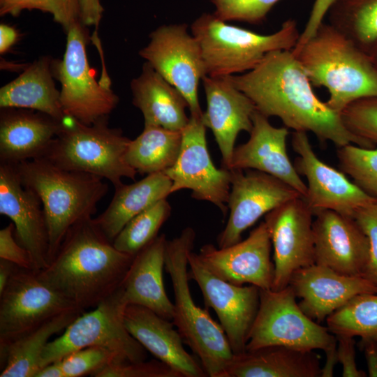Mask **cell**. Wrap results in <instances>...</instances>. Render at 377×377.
<instances>
[{"mask_svg": "<svg viewBox=\"0 0 377 377\" xmlns=\"http://www.w3.org/2000/svg\"><path fill=\"white\" fill-rule=\"evenodd\" d=\"M271 249L269 232L263 221L245 239L224 248L205 244L198 256L206 268L221 279L238 286L272 289L274 265Z\"/></svg>", "mask_w": 377, "mask_h": 377, "instance_id": "cell-18", "label": "cell"}, {"mask_svg": "<svg viewBox=\"0 0 377 377\" xmlns=\"http://www.w3.org/2000/svg\"><path fill=\"white\" fill-rule=\"evenodd\" d=\"M67 40L61 59H53V76L61 85L60 101L66 117L87 125L108 119L119 97L110 84L96 81L90 68L86 45L88 32L81 22L66 32Z\"/></svg>", "mask_w": 377, "mask_h": 377, "instance_id": "cell-9", "label": "cell"}, {"mask_svg": "<svg viewBox=\"0 0 377 377\" xmlns=\"http://www.w3.org/2000/svg\"><path fill=\"white\" fill-rule=\"evenodd\" d=\"M182 141V131L144 126L142 132L131 140L126 160L140 174L164 172L177 160Z\"/></svg>", "mask_w": 377, "mask_h": 377, "instance_id": "cell-32", "label": "cell"}, {"mask_svg": "<svg viewBox=\"0 0 377 377\" xmlns=\"http://www.w3.org/2000/svg\"><path fill=\"white\" fill-rule=\"evenodd\" d=\"M33 9L50 13L66 33L81 22L79 0H0L1 15L15 16L24 10Z\"/></svg>", "mask_w": 377, "mask_h": 377, "instance_id": "cell-37", "label": "cell"}, {"mask_svg": "<svg viewBox=\"0 0 377 377\" xmlns=\"http://www.w3.org/2000/svg\"><path fill=\"white\" fill-rule=\"evenodd\" d=\"M288 285L283 289L260 290L258 311L249 332L246 350L281 345L303 350H325L337 342L328 328L308 317Z\"/></svg>", "mask_w": 377, "mask_h": 377, "instance_id": "cell-10", "label": "cell"}, {"mask_svg": "<svg viewBox=\"0 0 377 377\" xmlns=\"http://www.w3.org/2000/svg\"><path fill=\"white\" fill-rule=\"evenodd\" d=\"M0 259L10 261L22 268L35 270L30 253L15 237L13 223L0 230Z\"/></svg>", "mask_w": 377, "mask_h": 377, "instance_id": "cell-43", "label": "cell"}, {"mask_svg": "<svg viewBox=\"0 0 377 377\" xmlns=\"http://www.w3.org/2000/svg\"><path fill=\"white\" fill-rule=\"evenodd\" d=\"M166 198L161 199L130 220L113 239L114 247L135 256L151 242L171 214Z\"/></svg>", "mask_w": 377, "mask_h": 377, "instance_id": "cell-35", "label": "cell"}, {"mask_svg": "<svg viewBox=\"0 0 377 377\" xmlns=\"http://www.w3.org/2000/svg\"><path fill=\"white\" fill-rule=\"evenodd\" d=\"M341 170L368 195L377 198V148L349 144L337 151Z\"/></svg>", "mask_w": 377, "mask_h": 377, "instance_id": "cell-36", "label": "cell"}, {"mask_svg": "<svg viewBox=\"0 0 377 377\" xmlns=\"http://www.w3.org/2000/svg\"><path fill=\"white\" fill-rule=\"evenodd\" d=\"M206 128L202 117L190 116L182 131V141L177 160L164 173L172 182L171 194L189 189L192 198L212 203L226 216L231 170L216 168L214 165L207 148Z\"/></svg>", "mask_w": 377, "mask_h": 377, "instance_id": "cell-13", "label": "cell"}, {"mask_svg": "<svg viewBox=\"0 0 377 377\" xmlns=\"http://www.w3.org/2000/svg\"><path fill=\"white\" fill-rule=\"evenodd\" d=\"M81 22L86 26H98L103 8L100 0H79Z\"/></svg>", "mask_w": 377, "mask_h": 377, "instance_id": "cell-46", "label": "cell"}, {"mask_svg": "<svg viewBox=\"0 0 377 377\" xmlns=\"http://www.w3.org/2000/svg\"><path fill=\"white\" fill-rule=\"evenodd\" d=\"M19 33L13 27L6 24L0 25V53L5 54L15 44Z\"/></svg>", "mask_w": 377, "mask_h": 377, "instance_id": "cell-48", "label": "cell"}, {"mask_svg": "<svg viewBox=\"0 0 377 377\" xmlns=\"http://www.w3.org/2000/svg\"><path fill=\"white\" fill-rule=\"evenodd\" d=\"M313 87H323L326 101L338 113L356 100L377 96V68L370 56L328 22L293 50Z\"/></svg>", "mask_w": 377, "mask_h": 377, "instance_id": "cell-3", "label": "cell"}, {"mask_svg": "<svg viewBox=\"0 0 377 377\" xmlns=\"http://www.w3.org/2000/svg\"><path fill=\"white\" fill-rule=\"evenodd\" d=\"M353 218L369 241V260L365 277L377 284V200L357 210Z\"/></svg>", "mask_w": 377, "mask_h": 377, "instance_id": "cell-42", "label": "cell"}, {"mask_svg": "<svg viewBox=\"0 0 377 377\" xmlns=\"http://www.w3.org/2000/svg\"><path fill=\"white\" fill-rule=\"evenodd\" d=\"M291 143L298 155L295 168L307 180V193L304 198L313 214L328 209L353 217L357 210L377 200L351 182L341 170L321 161L306 132L294 131Z\"/></svg>", "mask_w": 377, "mask_h": 377, "instance_id": "cell-17", "label": "cell"}, {"mask_svg": "<svg viewBox=\"0 0 377 377\" xmlns=\"http://www.w3.org/2000/svg\"><path fill=\"white\" fill-rule=\"evenodd\" d=\"M134 256L117 250L92 217L66 232L47 266L38 272L76 308H94L120 288Z\"/></svg>", "mask_w": 377, "mask_h": 377, "instance_id": "cell-2", "label": "cell"}, {"mask_svg": "<svg viewBox=\"0 0 377 377\" xmlns=\"http://www.w3.org/2000/svg\"><path fill=\"white\" fill-rule=\"evenodd\" d=\"M16 267L10 261L0 259V293L4 290Z\"/></svg>", "mask_w": 377, "mask_h": 377, "instance_id": "cell-50", "label": "cell"}, {"mask_svg": "<svg viewBox=\"0 0 377 377\" xmlns=\"http://www.w3.org/2000/svg\"><path fill=\"white\" fill-rule=\"evenodd\" d=\"M195 232L185 228L179 236L168 240L165 269L174 293L172 323L198 358L207 376L226 377L233 353L225 332L209 312L198 306L189 288L188 255L193 251Z\"/></svg>", "mask_w": 377, "mask_h": 377, "instance_id": "cell-5", "label": "cell"}, {"mask_svg": "<svg viewBox=\"0 0 377 377\" xmlns=\"http://www.w3.org/2000/svg\"><path fill=\"white\" fill-rule=\"evenodd\" d=\"M124 324L129 333L156 359L182 377L207 376L198 358L188 353L173 323L140 305L128 304Z\"/></svg>", "mask_w": 377, "mask_h": 377, "instance_id": "cell-24", "label": "cell"}, {"mask_svg": "<svg viewBox=\"0 0 377 377\" xmlns=\"http://www.w3.org/2000/svg\"><path fill=\"white\" fill-rule=\"evenodd\" d=\"M128 304L120 286L89 312H83L47 344L41 367L77 350L98 346L108 349L122 362L146 360V349L129 333L124 324Z\"/></svg>", "mask_w": 377, "mask_h": 377, "instance_id": "cell-8", "label": "cell"}, {"mask_svg": "<svg viewBox=\"0 0 377 377\" xmlns=\"http://www.w3.org/2000/svg\"><path fill=\"white\" fill-rule=\"evenodd\" d=\"M326 16L368 54L377 43V0H335Z\"/></svg>", "mask_w": 377, "mask_h": 377, "instance_id": "cell-33", "label": "cell"}, {"mask_svg": "<svg viewBox=\"0 0 377 377\" xmlns=\"http://www.w3.org/2000/svg\"><path fill=\"white\" fill-rule=\"evenodd\" d=\"M202 51L207 74L221 77L246 73L269 52L293 50L300 32L288 19L273 34L263 35L228 24L214 13H203L191 26Z\"/></svg>", "mask_w": 377, "mask_h": 377, "instance_id": "cell-6", "label": "cell"}, {"mask_svg": "<svg viewBox=\"0 0 377 377\" xmlns=\"http://www.w3.org/2000/svg\"><path fill=\"white\" fill-rule=\"evenodd\" d=\"M360 344L366 359L368 376L377 377V341L361 339Z\"/></svg>", "mask_w": 377, "mask_h": 377, "instance_id": "cell-47", "label": "cell"}, {"mask_svg": "<svg viewBox=\"0 0 377 377\" xmlns=\"http://www.w3.org/2000/svg\"><path fill=\"white\" fill-rule=\"evenodd\" d=\"M83 312L75 309L62 313L0 346V377H34L50 339Z\"/></svg>", "mask_w": 377, "mask_h": 377, "instance_id": "cell-31", "label": "cell"}, {"mask_svg": "<svg viewBox=\"0 0 377 377\" xmlns=\"http://www.w3.org/2000/svg\"><path fill=\"white\" fill-rule=\"evenodd\" d=\"M0 214L12 220L17 241L30 253L34 269L49 263V237L38 196L21 182L14 165L0 163Z\"/></svg>", "mask_w": 377, "mask_h": 377, "instance_id": "cell-20", "label": "cell"}, {"mask_svg": "<svg viewBox=\"0 0 377 377\" xmlns=\"http://www.w3.org/2000/svg\"><path fill=\"white\" fill-rule=\"evenodd\" d=\"M334 1L315 0L308 21L300 33L297 43L293 50H297L313 36Z\"/></svg>", "mask_w": 377, "mask_h": 377, "instance_id": "cell-45", "label": "cell"}, {"mask_svg": "<svg viewBox=\"0 0 377 377\" xmlns=\"http://www.w3.org/2000/svg\"><path fill=\"white\" fill-rule=\"evenodd\" d=\"M345 126L354 135L377 144V96L355 101L340 113Z\"/></svg>", "mask_w": 377, "mask_h": 377, "instance_id": "cell-38", "label": "cell"}, {"mask_svg": "<svg viewBox=\"0 0 377 377\" xmlns=\"http://www.w3.org/2000/svg\"><path fill=\"white\" fill-rule=\"evenodd\" d=\"M319 356L281 345H271L234 355L226 377H320Z\"/></svg>", "mask_w": 377, "mask_h": 377, "instance_id": "cell-28", "label": "cell"}, {"mask_svg": "<svg viewBox=\"0 0 377 377\" xmlns=\"http://www.w3.org/2000/svg\"><path fill=\"white\" fill-rule=\"evenodd\" d=\"M249 140L235 147L228 170H256L286 182L305 198L307 186L288 156L286 126H272L269 118L257 110L252 117Z\"/></svg>", "mask_w": 377, "mask_h": 377, "instance_id": "cell-23", "label": "cell"}, {"mask_svg": "<svg viewBox=\"0 0 377 377\" xmlns=\"http://www.w3.org/2000/svg\"><path fill=\"white\" fill-rule=\"evenodd\" d=\"M188 262L189 279L200 288L206 307L216 313L233 354L245 352L259 308L260 288L249 284L238 286L219 278L206 268L193 251Z\"/></svg>", "mask_w": 377, "mask_h": 377, "instance_id": "cell-14", "label": "cell"}, {"mask_svg": "<svg viewBox=\"0 0 377 377\" xmlns=\"http://www.w3.org/2000/svg\"><path fill=\"white\" fill-rule=\"evenodd\" d=\"M172 182L162 172L149 174L131 184L114 187V193L106 209L96 218V223L113 241L133 217L171 194Z\"/></svg>", "mask_w": 377, "mask_h": 377, "instance_id": "cell-30", "label": "cell"}, {"mask_svg": "<svg viewBox=\"0 0 377 377\" xmlns=\"http://www.w3.org/2000/svg\"><path fill=\"white\" fill-rule=\"evenodd\" d=\"M34 377H64L59 360L41 367Z\"/></svg>", "mask_w": 377, "mask_h": 377, "instance_id": "cell-51", "label": "cell"}, {"mask_svg": "<svg viewBox=\"0 0 377 377\" xmlns=\"http://www.w3.org/2000/svg\"><path fill=\"white\" fill-rule=\"evenodd\" d=\"M59 360L64 377L91 376L95 371L108 364L122 362L112 351L98 346L77 350Z\"/></svg>", "mask_w": 377, "mask_h": 377, "instance_id": "cell-40", "label": "cell"}, {"mask_svg": "<svg viewBox=\"0 0 377 377\" xmlns=\"http://www.w3.org/2000/svg\"><path fill=\"white\" fill-rule=\"evenodd\" d=\"M302 311L318 323L354 296L377 293V284L363 276H349L316 263L300 268L292 275L289 284Z\"/></svg>", "mask_w": 377, "mask_h": 377, "instance_id": "cell-21", "label": "cell"}, {"mask_svg": "<svg viewBox=\"0 0 377 377\" xmlns=\"http://www.w3.org/2000/svg\"><path fill=\"white\" fill-rule=\"evenodd\" d=\"M335 336L360 337L377 341V293L357 295L326 318Z\"/></svg>", "mask_w": 377, "mask_h": 377, "instance_id": "cell-34", "label": "cell"}, {"mask_svg": "<svg viewBox=\"0 0 377 377\" xmlns=\"http://www.w3.org/2000/svg\"><path fill=\"white\" fill-rule=\"evenodd\" d=\"M336 337L338 362L342 365V376H367V374L357 367L354 337L346 335H339Z\"/></svg>", "mask_w": 377, "mask_h": 377, "instance_id": "cell-44", "label": "cell"}, {"mask_svg": "<svg viewBox=\"0 0 377 377\" xmlns=\"http://www.w3.org/2000/svg\"><path fill=\"white\" fill-rule=\"evenodd\" d=\"M52 60L49 56L40 57L3 86L0 89V108L33 110L64 121L68 117L53 80Z\"/></svg>", "mask_w": 377, "mask_h": 377, "instance_id": "cell-29", "label": "cell"}, {"mask_svg": "<svg viewBox=\"0 0 377 377\" xmlns=\"http://www.w3.org/2000/svg\"><path fill=\"white\" fill-rule=\"evenodd\" d=\"M230 170L231 186L228 202L230 213L224 229L217 237L219 248L241 241L242 233L261 216L286 202L302 196L286 182L265 172L251 169Z\"/></svg>", "mask_w": 377, "mask_h": 377, "instance_id": "cell-16", "label": "cell"}, {"mask_svg": "<svg viewBox=\"0 0 377 377\" xmlns=\"http://www.w3.org/2000/svg\"><path fill=\"white\" fill-rule=\"evenodd\" d=\"M228 76L258 111L268 118L279 117L288 128L311 132L321 142L330 141L338 147H376L352 133L340 114L319 99L292 50L271 52L251 71Z\"/></svg>", "mask_w": 377, "mask_h": 377, "instance_id": "cell-1", "label": "cell"}, {"mask_svg": "<svg viewBox=\"0 0 377 377\" xmlns=\"http://www.w3.org/2000/svg\"><path fill=\"white\" fill-rule=\"evenodd\" d=\"M337 342L331 344L324 351L325 353V362L321 367L320 377H332L334 370L338 362Z\"/></svg>", "mask_w": 377, "mask_h": 377, "instance_id": "cell-49", "label": "cell"}, {"mask_svg": "<svg viewBox=\"0 0 377 377\" xmlns=\"http://www.w3.org/2000/svg\"><path fill=\"white\" fill-rule=\"evenodd\" d=\"M75 309L43 281L38 272L17 266L0 293V346Z\"/></svg>", "mask_w": 377, "mask_h": 377, "instance_id": "cell-12", "label": "cell"}, {"mask_svg": "<svg viewBox=\"0 0 377 377\" xmlns=\"http://www.w3.org/2000/svg\"><path fill=\"white\" fill-rule=\"evenodd\" d=\"M133 104L142 112L144 126L182 131L187 125L188 108L184 96L147 61L130 84Z\"/></svg>", "mask_w": 377, "mask_h": 377, "instance_id": "cell-27", "label": "cell"}, {"mask_svg": "<svg viewBox=\"0 0 377 377\" xmlns=\"http://www.w3.org/2000/svg\"><path fill=\"white\" fill-rule=\"evenodd\" d=\"M215 15L223 21L261 24L269 10L280 0H210Z\"/></svg>", "mask_w": 377, "mask_h": 377, "instance_id": "cell-39", "label": "cell"}, {"mask_svg": "<svg viewBox=\"0 0 377 377\" xmlns=\"http://www.w3.org/2000/svg\"><path fill=\"white\" fill-rule=\"evenodd\" d=\"M65 121L33 110L1 108L0 163L16 165L40 158Z\"/></svg>", "mask_w": 377, "mask_h": 377, "instance_id": "cell-25", "label": "cell"}, {"mask_svg": "<svg viewBox=\"0 0 377 377\" xmlns=\"http://www.w3.org/2000/svg\"><path fill=\"white\" fill-rule=\"evenodd\" d=\"M130 141L121 129L110 128L108 119L87 125L71 118L38 158L106 179L116 187L124 177L135 180L138 173L126 160Z\"/></svg>", "mask_w": 377, "mask_h": 377, "instance_id": "cell-7", "label": "cell"}, {"mask_svg": "<svg viewBox=\"0 0 377 377\" xmlns=\"http://www.w3.org/2000/svg\"><path fill=\"white\" fill-rule=\"evenodd\" d=\"M168 239L158 235L133 258L121 287L128 304L145 306L172 320L174 304L166 293L163 277Z\"/></svg>", "mask_w": 377, "mask_h": 377, "instance_id": "cell-26", "label": "cell"}, {"mask_svg": "<svg viewBox=\"0 0 377 377\" xmlns=\"http://www.w3.org/2000/svg\"><path fill=\"white\" fill-rule=\"evenodd\" d=\"M369 55L370 56L374 66L377 68V43L373 47Z\"/></svg>", "mask_w": 377, "mask_h": 377, "instance_id": "cell-52", "label": "cell"}, {"mask_svg": "<svg viewBox=\"0 0 377 377\" xmlns=\"http://www.w3.org/2000/svg\"><path fill=\"white\" fill-rule=\"evenodd\" d=\"M313 216L302 196L286 202L265 215L274 251L272 290L284 288L295 271L315 263Z\"/></svg>", "mask_w": 377, "mask_h": 377, "instance_id": "cell-15", "label": "cell"}, {"mask_svg": "<svg viewBox=\"0 0 377 377\" xmlns=\"http://www.w3.org/2000/svg\"><path fill=\"white\" fill-rule=\"evenodd\" d=\"M149 39L139 55L184 96L191 116L202 117L198 87L207 74L200 46L187 24L161 25Z\"/></svg>", "mask_w": 377, "mask_h": 377, "instance_id": "cell-11", "label": "cell"}, {"mask_svg": "<svg viewBox=\"0 0 377 377\" xmlns=\"http://www.w3.org/2000/svg\"><path fill=\"white\" fill-rule=\"evenodd\" d=\"M91 376L182 377L179 373L157 359L147 362H114L97 370Z\"/></svg>", "mask_w": 377, "mask_h": 377, "instance_id": "cell-41", "label": "cell"}, {"mask_svg": "<svg viewBox=\"0 0 377 377\" xmlns=\"http://www.w3.org/2000/svg\"><path fill=\"white\" fill-rule=\"evenodd\" d=\"M14 165L22 184L41 201L48 230L50 263L70 228L96 213L108 186L101 177L64 170L43 158Z\"/></svg>", "mask_w": 377, "mask_h": 377, "instance_id": "cell-4", "label": "cell"}, {"mask_svg": "<svg viewBox=\"0 0 377 377\" xmlns=\"http://www.w3.org/2000/svg\"><path fill=\"white\" fill-rule=\"evenodd\" d=\"M314 216L315 263L345 275L365 276L369 244L355 220L328 209Z\"/></svg>", "mask_w": 377, "mask_h": 377, "instance_id": "cell-19", "label": "cell"}, {"mask_svg": "<svg viewBox=\"0 0 377 377\" xmlns=\"http://www.w3.org/2000/svg\"><path fill=\"white\" fill-rule=\"evenodd\" d=\"M202 82L207 101L202 119L212 131L219 146L221 168L228 170L236 139L242 131L251 132L256 108L228 75H206Z\"/></svg>", "mask_w": 377, "mask_h": 377, "instance_id": "cell-22", "label": "cell"}]
</instances>
